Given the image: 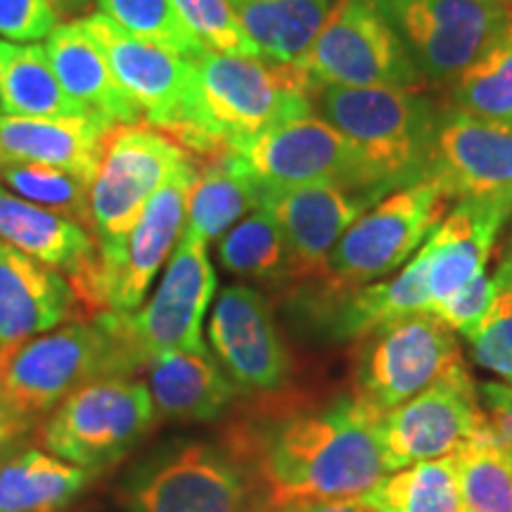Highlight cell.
<instances>
[{"mask_svg":"<svg viewBox=\"0 0 512 512\" xmlns=\"http://www.w3.org/2000/svg\"><path fill=\"white\" fill-rule=\"evenodd\" d=\"M155 403L143 382L102 377L69 394L43 425L50 453L83 470H100L124 458L155 422Z\"/></svg>","mask_w":512,"mask_h":512,"instance_id":"8fae6325","label":"cell"},{"mask_svg":"<svg viewBox=\"0 0 512 512\" xmlns=\"http://www.w3.org/2000/svg\"><path fill=\"white\" fill-rule=\"evenodd\" d=\"M425 83L451 86L512 27V3L377 0Z\"/></svg>","mask_w":512,"mask_h":512,"instance_id":"7c38bea8","label":"cell"},{"mask_svg":"<svg viewBox=\"0 0 512 512\" xmlns=\"http://www.w3.org/2000/svg\"><path fill=\"white\" fill-rule=\"evenodd\" d=\"M451 202L432 176L384 195L332 247L323 271L313 280L316 297H339L399 271L425 245Z\"/></svg>","mask_w":512,"mask_h":512,"instance_id":"5b68a950","label":"cell"},{"mask_svg":"<svg viewBox=\"0 0 512 512\" xmlns=\"http://www.w3.org/2000/svg\"><path fill=\"white\" fill-rule=\"evenodd\" d=\"M238 152L266 188L337 183L380 197L356 147L316 112L287 119L249 140Z\"/></svg>","mask_w":512,"mask_h":512,"instance_id":"4fadbf2b","label":"cell"},{"mask_svg":"<svg viewBox=\"0 0 512 512\" xmlns=\"http://www.w3.org/2000/svg\"><path fill=\"white\" fill-rule=\"evenodd\" d=\"M510 247H512V245H510Z\"/></svg>","mask_w":512,"mask_h":512,"instance_id":"7dc6e473","label":"cell"},{"mask_svg":"<svg viewBox=\"0 0 512 512\" xmlns=\"http://www.w3.org/2000/svg\"><path fill=\"white\" fill-rule=\"evenodd\" d=\"M494 302L482 325L467 337L472 361L512 384V247L494 273Z\"/></svg>","mask_w":512,"mask_h":512,"instance_id":"8d00e7d4","label":"cell"},{"mask_svg":"<svg viewBox=\"0 0 512 512\" xmlns=\"http://www.w3.org/2000/svg\"><path fill=\"white\" fill-rule=\"evenodd\" d=\"M356 344L351 396L375 415L465 370L456 332L427 311L394 320Z\"/></svg>","mask_w":512,"mask_h":512,"instance_id":"9c48e42d","label":"cell"},{"mask_svg":"<svg viewBox=\"0 0 512 512\" xmlns=\"http://www.w3.org/2000/svg\"><path fill=\"white\" fill-rule=\"evenodd\" d=\"M375 202H380V197L337 183L266 188L261 207L271 211L285 238L290 254V280H316L332 247Z\"/></svg>","mask_w":512,"mask_h":512,"instance_id":"e0dca14e","label":"cell"},{"mask_svg":"<svg viewBox=\"0 0 512 512\" xmlns=\"http://www.w3.org/2000/svg\"><path fill=\"white\" fill-rule=\"evenodd\" d=\"M91 470L43 451H24L0 465V512H60L86 489Z\"/></svg>","mask_w":512,"mask_h":512,"instance_id":"f1b7e54d","label":"cell"},{"mask_svg":"<svg viewBox=\"0 0 512 512\" xmlns=\"http://www.w3.org/2000/svg\"><path fill=\"white\" fill-rule=\"evenodd\" d=\"M0 112L10 117H93L69 98L46 46L0 41Z\"/></svg>","mask_w":512,"mask_h":512,"instance_id":"83f0119b","label":"cell"},{"mask_svg":"<svg viewBox=\"0 0 512 512\" xmlns=\"http://www.w3.org/2000/svg\"><path fill=\"white\" fill-rule=\"evenodd\" d=\"M430 176L456 202L512 197V126L439 107Z\"/></svg>","mask_w":512,"mask_h":512,"instance_id":"ac0fdd59","label":"cell"},{"mask_svg":"<svg viewBox=\"0 0 512 512\" xmlns=\"http://www.w3.org/2000/svg\"><path fill=\"white\" fill-rule=\"evenodd\" d=\"M188 159L190 155L174 138L145 121L112 128L91 185L98 266L76 292L81 311L91 318L105 313V287L117 273L128 235L138 226L147 202Z\"/></svg>","mask_w":512,"mask_h":512,"instance_id":"7a4b0ae2","label":"cell"},{"mask_svg":"<svg viewBox=\"0 0 512 512\" xmlns=\"http://www.w3.org/2000/svg\"><path fill=\"white\" fill-rule=\"evenodd\" d=\"M451 460L467 512H512V451L467 439Z\"/></svg>","mask_w":512,"mask_h":512,"instance_id":"e575fe53","label":"cell"},{"mask_svg":"<svg viewBox=\"0 0 512 512\" xmlns=\"http://www.w3.org/2000/svg\"><path fill=\"white\" fill-rule=\"evenodd\" d=\"M0 181L22 200L55 211L93 233L91 185L79 176L46 164L0 162Z\"/></svg>","mask_w":512,"mask_h":512,"instance_id":"836d02e7","label":"cell"},{"mask_svg":"<svg viewBox=\"0 0 512 512\" xmlns=\"http://www.w3.org/2000/svg\"><path fill=\"white\" fill-rule=\"evenodd\" d=\"M183 22L195 31L204 46L221 53L261 57L247 31L240 27L238 17L228 0H171Z\"/></svg>","mask_w":512,"mask_h":512,"instance_id":"74e56055","label":"cell"},{"mask_svg":"<svg viewBox=\"0 0 512 512\" xmlns=\"http://www.w3.org/2000/svg\"><path fill=\"white\" fill-rule=\"evenodd\" d=\"M494 292V278L482 273L477 278H472L470 283H465L460 290L453 292L451 297L430 306L427 313L437 316L448 330L458 332L460 337L467 339L482 325L486 313H489L491 302H494Z\"/></svg>","mask_w":512,"mask_h":512,"instance_id":"f35d334b","label":"cell"},{"mask_svg":"<svg viewBox=\"0 0 512 512\" xmlns=\"http://www.w3.org/2000/svg\"><path fill=\"white\" fill-rule=\"evenodd\" d=\"M297 64L313 88L425 86L377 0H335Z\"/></svg>","mask_w":512,"mask_h":512,"instance_id":"ba28073f","label":"cell"},{"mask_svg":"<svg viewBox=\"0 0 512 512\" xmlns=\"http://www.w3.org/2000/svg\"><path fill=\"white\" fill-rule=\"evenodd\" d=\"M57 17H79L91 10L93 0H48Z\"/></svg>","mask_w":512,"mask_h":512,"instance_id":"ee69618b","label":"cell"},{"mask_svg":"<svg viewBox=\"0 0 512 512\" xmlns=\"http://www.w3.org/2000/svg\"><path fill=\"white\" fill-rule=\"evenodd\" d=\"M76 311L79 299L60 271L0 240V363L29 339L60 328Z\"/></svg>","mask_w":512,"mask_h":512,"instance_id":"44dd1931","label":"cell"},{"mask_svg":"<svg viewBox=\"0 0 512 512\" xmlns=\"http://www.w3.org/2000/svg\"><path fill=\"white\" fill-rule=\"evenodd\" d=\"M510 216L512 197H467L446 211L422 245L427 254V311L486 273L498 235Z\"/></svg>","mask_w":512,"mask_h":512,"instance_id":"ffe728a7","label":"cell"},{"mask_svg":"<svg viewBox=\"0 0 512 512\" xmlns=\"http://www.w3.org/2000/svg\"><path fill=\"white\" fill-rule=\"evenodd\" d=\"M195 178L197 162L190 157L147 202L138 226L128 235L117 273L105 287V311L131 313L145 302L147 290L181 240Z\"/></svg>","mask_w":512,"mask_h":512,"instance_id":"d6986e66","label":"cell"},{"mask_svg":"<svg viewBox=\"0 0 512 512\" xmlns=\"http://www.w3.org/2000/svg\"><path fill=\"white\" fill-rule=\"evenodd\" d=\"M261 57L297 62L328 15L332 0H228Z\"/></svg>","mask_w":512,"mask_h":512,"instance_id":"f546056e","label":"cell"},{"mask_svg":"<svg viewBox=\"0 0 512 512\" xmlns=\"http://www.w3.org/2000/svg\"><path fill=\"white\" fill-rule=\"evenodd\" d=\"M313 302L323 306V330L339 342H358L394 320L427 311L430 294L425 249L420 247L418 254L392 278L358 287L339 297H313Z\"/></svg>","mask_w":512,"mask_h":512,"instance_id":"d4e9b609","label":"cell"},{"mask_svg":"<svg viewBox=\"0 0 512 512\" xmlns=\"http://www.w3.org/2000/svg\"><path fill=\"white\" fill-rule=\"evenodd\" d=\"M195 162L197 178L190 188L183 233L209 245L264 204L266 185L252 174L245 157L230 147Z\"/></svg>","mask_w":512,"mask_h":512,"instance_id":"4316f807","label":"cell"},{"mask_svg":"<svg viewBox=\"0 0 512 512\" xmlns=\"http://www.w3.org/2000/svg\"><path fill=\"white\" fill-rule=\"evenodd\" d=\"M249 498L238 458L207 444L178 448L131 491L136 512H249Z\"/></svg>","mask_w":512,"mask_h":512,"instance_id":"2e32d148","label":"cell"},{"mask_svg":"<svg viewBox=\"0 0 512 512\" xmlns=\"http://www.w3.org/2000/svg\"><path fill=\"white\" fill-rule=\"evenodd\" d=\"M46 53L57 79L76 105L107 124H143V114L114 76L110 62L81 19L57 24L46 38Z\"/></svg>","mask_w":512,"mask_h":512,"instance_id":"cb8c5ba5","label":"cell"},{"mask_svg":"<svg viewBox=\"0 0 512 512\" xmlns=\"http://www.w3.org/2000/svg\"><path fill=\"white\" fill-rule=\"evenodd\" d=\"M313 112L356 147L382 195L430 176L439 107L418 88L320 86Z\"/></svg>","mask_w":512,"mask_h":512,"instance_id":"3957f363","label":"cell"},{"mask_svg":"<svg viewBox=\"0 0 512 512\" xmlns=\"http://www.w3.org/2000/svg\"><path fill=\"white\" fill-rule=\"evenodd\" d=\"M446 107L512 126V27L446 86Z\"/></svg>","mask_w":512,"mask_h":512,"instance_id":"1f68e13d","label":"cell"},{"mask_svg":"<svg viewBox=\"0 0 512 512\" xmlns=\"http://www.w3.org/2000/svg\"><path fill=\"white\" fill-rule=\"evenodd\" d=\"M268 512H373L356 501H304L268 508Z\"/></svg>","mask_w":512,"mask_h":512,"instance_id":"7bdbcfd3","label":"cell"},{"mask_svg":"<svg viewBox=\"0 0 512 512\" xmlns=\"http://www.w3.org/2000/svg\"><path fill=\"white\" fill-rule=\"evenodd\" d=\"M477 415V384L467 368L380 415L377 432L389 472L451 456L475 437Z\"/></svg>","mask_w":512,"mask_h":512,"instance_id":"5bb4252c","label":"cell"},{"mask_svg":"<svg viewBox=\"0 0 512 512\" xmlns=\"http://www.w3.org/2000/svg\"><path fill=\"white\" fill-rule=\"evenodd\" d=\"M0 240L38 264L55 268L76 290L98 266L93 233L79 223L12 195L0 185Z\"/></svg>","mask_w":512,"mask_h":512,"instance_id":"603a6c76","label":"cell"},{"mask_svg":"<svg viewBox=\"0 0 512 512\" xmlns=\"http://www.w3.org/2000/svg\"><path fill=\"white\" fill-rule=\"evenodd\" d=\"M510 387H512V384H510Z\"/></svg>","mask_w":512,"mask_h":512,"instance_id":"bcb514c9","label":"cell"},{"mask_svg":"<svg viewBox=\"0 0 512 512\" xmlns=\"http://www.w3.org/2000/svg\"><path fill=\"white\" fill-rule=\"evenodd\" d=\"M48 0H0V36L12 43H38L57 27Z\"/></svg>","mask_w":512,"mask_h":512,"instance_id":"60d3db41","label":"cell"},{"mask_svg":"<svg viewBox=\"0 0 512 512\" xmlns=\"http://www.w3.org/2000/svg\"><path fill=\"white\" fill-rule=\"evenodd\" d=\"M131 373L119 337L105 313H98L91 323L76 320L12 351L0 363V387L19 411L34 418L60 406L83 384Z\"/></svg>","mask_w":512,"mask_h":512,"instance_id":"52a82bcc","label":"cell"},{"mask_svg":"<svg viewBox=\"0 0 512 512\" xmlns=\"http://www.w3.org/2000/svg\"><path fill=\"white\" fill-rule=\"evenodd\" d=\"M209 344L230 382L245 392H275L290 377V351L271 304L256 287L230 285L219 294Z\"/></svg>","mask_w":512,"mask_h":512,"instance_id":"9a60e30c","label":"cell"},{"mask_svg":"<svg viewBox=\"0 0 512 512\" xmlns=\"http://www.w3.org/2000/svg\"><path fill=\"white\" fill-rule=\"evenodd\" d=\"M195 69L202 128L219 147L238 150L268 128L313 112V86L297 62L207 48Z\"/></svg>","mask_w":512,"mask_h":512,"instance_id":"277c9868","label":"cell"},{"mask_svg":"<svg viewBox=\"0 0 512 512\" xmlns=\"http://www.w3.org/2000/svg\"><path fill=\"white\" fill-rule=\"evenodd\" d=\"M145 370L155 413L162 420H216L238 394V387L209 351H169L152 358Z\"/></svg>","mask_w":512,"mask_h":512,"instance_id":"484cf974","label":"cell"},{"mask_svg":"<svg viewBox=\"0 0 512 512\" xmlns=\"http://www.w3.org/2000/svg\"><path fill=\"white\" fill-rule=\"evenodd\" d=\"M214 292L216 271L209 261L207 242L183 233L150 302L131 313L105 311L133 373L169 351H209L202 325Z\"/></svg>","mask_w":512,"mask_h":512,"instance_id":"30bf717a","label":"cell"},{"mask_svg":"<svg viewBox=\"0 0 512 512\" xmlns=\"http://www.w3.org/2000/svg\"><path fill=\"white\" fill-rule=\"evenodd\" d=\"M112 128L98 117L0 114V162L57 166L93 185Z\"/></svg>","mask_w":512,"mask_h":512,"instance_id":"7402d4cb","label":"cell"},{"mask_svg":"<svg viewBox=\"0 0 512 512\" xmlns=\"http://www.w3.org/2000/svg\"><path fill=\"white\" fill-rule=\"evenodd\" d=\"M496 3H512V0H496Z\"/></svg>","mask_w":512,"mask_h":512,"instance_id":"f6af8a7d","label":"cell"},{"mask_svg":"<svg viewBox=\"0 0 512 512\" xmlns=\"http://www.w3.org/2000/svg\"><path fill=\"white\" fill-rule=\"evenodd\" d=\"M356 503L373 512H467L451 456L389 472Z\"/></svg>","mask_w":512,"mask_h":512,"instance_id":"4dcf8cb0","label":"cell"},{"mask_svg":"<svg viewBox=\"0 0 512 512\" xmlns=\"http://www.w3.org/2000/svg\"><path fill=\"white\" fill-rule=\"evenodd\" d=\"M81 24L102 48L114 76L128 98L136 102L145 124L174 138L192 159H207L228 150L211 143L202 128L195 60L128 34L102 12L86 15Z\"/></svg>","mask_w":512,"mask_h":512,"instance_id":"8992f818","label":"cell"},{"mask_svg":"<svg viewBox=\"0 0 512 512\" xmlns=\"http://www.w3.org/2000/svg\"><path fill=\"white\" fill-rule=\"evenodd\" d=\"M98 8L128 34L169 53L197 60L207 50L171 0H98Z\"/></svg>","mask_w":512,"mask_h":512,"instance_id":"d590c367","label":"cell"},{"mask_svg":"<svg viewBox=\"0 0 512 512\" xmlns=\"http://www.w3.org/2000/svg\"><path fill=\"white\" fill-rule=\"evenodd\" d=\"M219 261L228 273L249 280H290V254L271 211L259 207L219 240Z\"/></svg>","mask_w":512,"mask_h":512,"instance_id":"d6a6232c","label":"cell"},{"mask_svg":"<svg viewBox=\"0 0 512 512\" xmlns=\"http://www.w3.org/2000/svg\"><path fill=\"white\" fill-rule=\"evenodd\" d=\"M31 427V418L24 415L19 408L8 399V394L0 387V465L12 456L19 441L27 437Z\"/></svg>","mask_w":512,"mask_h":512,"instance_id":"b9f144b4","label":"cell"},{"mask_svg":"<svg viewBox=\"0 0 512 512\" xmlns=\"http://www.w3.org/2000/svg\"><path fill=\"white\" fill-rule=\"evenodd\" d=\"M377 422L380 415L354 396H339L245 439L266 508L368 494L389 475Z\"/></svg>","mask_w":512,"mask_h":512,"instance_id":"6da1fadb","label":"cell"},{"mask_svg":"<svg viewBox=\"0 0 512 512\" xmlns=\"http://www.w3.org/2000/svg\"><path fill=\"white\" fill-rule=\"evenodd\" d=\"M479 415L475 437L477 441L501 446L512 451V387L508 382L477 384Z\"/></svg>","mask_w":512,"mask_h":512,"instance_id":"ab89813d","label":"cell"}]
</instances>
